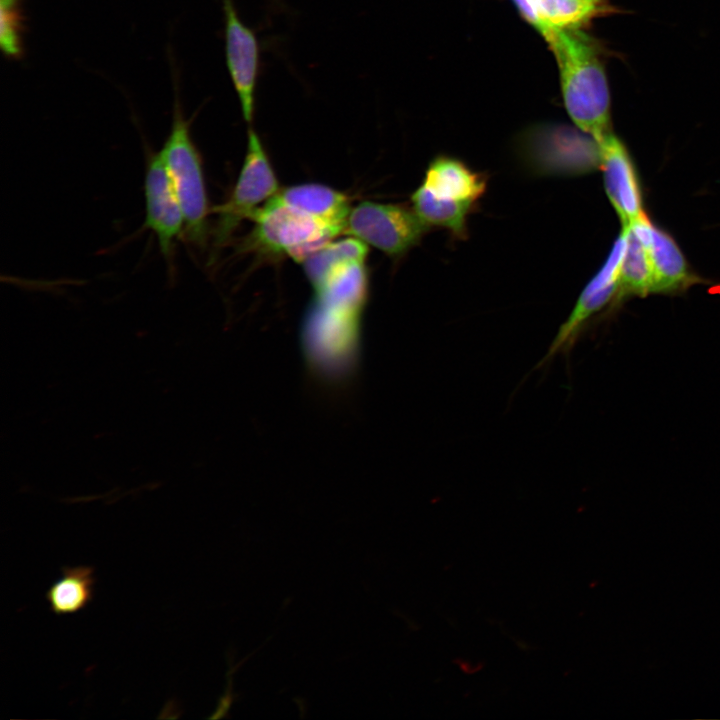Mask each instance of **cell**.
Instances as JSON below:
<instances>
[{
  "instance_id": "obj_3",
  "label": "cell",
  "mask_w": 720,
  "mask_h": 720,
  "mask_svg": "<svg viewBox=\"0 0 720 720\" xmlns=\"http://www.w3.org/2000/svg\"><path fill=\"white\" fill-rule=\"evenodd\" d=\"M250 219L255 226L246 240V248L270 257L287 255L299 263L342 233V230L272 198Z\"/></svg>"
},
{
  "instance_id": "obj_2",
  "label": "cell",
  "mask_w": 720,
  "mask_h": 720,
  "mask_svg": "<svg viewBox=\"0 0 720 720\" xmlns=\"http://www.w3.org/2000/svg\"><path fill=\"white\" fill-rule=\"evenodd\" d=\"M184 216L186 238L202 244L207 236L209 205L202 160L194 144L178 95L175 97L172 125L160 150Z\"/></svg>"
},
{
  "instance_id": "obj_6",
  "label": "cell",
  "mask_w": 720,
  "mask_h": 720,
  "mask_svg": "<svg viewBox=\"0 0 720 720\" xmlns=\"http://www.w3.org/2000/svg\"><path fill=\"white\" fill-rule=\"evenodd\" d=\"M279 192L276 175L258 134L249 129L247 153L228 200L215 209L218 215L215 242L224 244L244 220Z\"/></svg>"
},
{
  "instance_id": "obj_13",
  "label": "cell",
  "mask_w": 720,
  "mask_h": 720,
  "mask_svg": "<svg viewBox=\"0 0 720 720\" xmlns=\"http://www.w3.org/2000/svg\"><path fill=\"white\" fill-rule=\"evenodd\" d=\"M272 199L336 227L342 232L351 210L350 199L346 194L316 183L286 187Z\"/></svg>"
},
{
  "instance_id": "obj_7",
  "label": "cell",
  "mask_w": 720,
  "mask_h": 720,
  "mask_svg": "<svg viewBox=\"0 0 720 720\" xmlns=\"http://www.w3.org/2000/svg\"><path fill=\"white\" fill-rule=\"evenodd\" d=\"M625 246L621 231L601 269L579 295L567 320L560 326L545 357L544 364L557 354H567L577 341L585 324L608 304H615L619 291V270Z\"/></svg>"
},
{
  "instance_id": "obj_15",
  "label": "cell",
  "mask_w": 720,
  "mask_h": 720,
  "mask_svg": "<svg viewBox=\"0 0 720 720\" xmlns=\"http://www.w3.org/2000/svg\"><path fill=\"white\" fill-rule=\"evenodd\" d=\"M625 246L619 270L617 301L626 297H644L652 293V270L648 248L637 223L622 227Z\"/></svg>"
},
{
  "instance_id": "obj_9",
  "label": "cell",
  "mask_w": 720,
  "mask_h": 720,
  "mask_svg": "<svg viewBox=\"0 0 720 720\" xmlns=\"http://www.w3.org/2000/svg\"><path fill=\"white\" fill-rule=\"evenodd\" d=\"M144 227L155 235L159 248L169 257L173 244L184 234L185 221L161 152L147 159Z\"/></svg>"
},
{
  "instance_id": "obj_10",
  "label": "cell",
  "mask_w": 720,
  "mask_h": 720,
  "mask_svg": "<svg viewBox=\"0 0 720 720\" xmlns=\"http://www.w3.org/2000/svg\"><path fill=\"white\" fill-rule=\"evenodd\" d=\"M606 194L622 227L629 226L645 215L642 192L632 158L621 140L613 134L599 142Z\"/></svg>"
},
{
  "instance_id": "obj_17",
  "label": "cell",
  "mask_w": 720,
  "mask_h": 720,
  "mask_svg": "<svg viewBox=\"0 0 720 720\" xmlns=\"http://www.w3.org/2000/svg\"><path fill=\"white\" fill-rule=\"evenodd\" d=\"M413 209L430 227L446 228L458 237H464L467 218L473 205L442 199L420 185L412 194Z\"/></svg>"
},
{
  "instance_id": "obj_5",
  "label": "cell",
  "mask_w": 720,
  "mask_h": 720,
  "mask_svg": "<svg viewBox=\"0 0 720 720\" xmlns=\"http://www.w3.org/2000/svg\"><path fill=\"white\" fill-rule=\"evenodd\" d=\"M430 228L413 208L363 201L350 210L344 232L399 257L416 246Z\"/></svg>"
},
{
  "instance_id": "obj_14",
  "label": "cell",
  "mask_w": 720,
  "mask_h": 720,
  "mask_svg": "<svg viewBox=\"0 0 720 720\" xmlns=\"http://www.w3.org/2000/svg\"><path fill=\"white\" fill-rule=\"evenodd\" d=\"M314 302L360 315L368 296L365 261H349L337 266L315 289Z\"/></svg>"
},
{
  "instance_id": "obj_19",
  "label": "cell",
  "mask_w": 720,
  "mask_h": 720,
  "mask_svg": "<svg viewBox=\"0 0 720 720\" xmlns=\"http://www.w3.org/2000/svg\"><path fill=\"white\" fill-rule=\"evenodd\" d=\"M0 45L9 58L22 54L23 16L21 0H0Z\"/></svg>"
},
{
  "instance_id": "obj_4",
  "label": "cell",
  "mask_w": 720,
  "mask_h": 720,
  "mask_svg": "<svg viewBox=\"0 0 720 720\" xmlns=\"http://www.w3.org/2000/svg\"><path fill=\"white\" fill-rule=\"evenodd\" d=\"M523 145L531 165L542 173L577 175L600 168V143L579 128L535 126L525 133Z\"/></svg>"
},
{
  "instance_id": "obj_1",
  "label": "cell",
  "mask_w": 720,
  "mask_h": 720,
  "mask_svg": "<svg viewBox=\"0 0 720 720\" xmlns=\"http://www.w3.org/2000/svg\"><path fill=\"white\" fill-rule=\"evenodd\" d=\"M560 76L566 111L574 124L601 142L611 134L610 93L598 43L583 28H555L543 35Z\"/></svg>"
},
{
  "instance_id": "obj_18",
  "label": "cell",
  "mask_w": 720,
  "mask_h": 720,
  "mask_svg": "<svg viewBox=\"0 0 720 720\" xmlns=\"http://www.w3.org/2000/svg\"><path fill=\"white\" fill-rule=\"evenodd\" d=\"M367 254V244L351 236L331 241L309 256L303 266L315 290L337 266L349 261H366Z\"/></svg>"
},
{
  "instance_id": "obj_8",
  "label": "cell",
  "mask_w": 720,
  "mask_h": 720,
  "mask_svg": "<svg viewBox=\"0 0 720 720\" xmlns=\"http://www.w3.org/2000/svg\"><path fill=\"white\" fill-rule=\"evenodd\" d=\"M225 19L227 68L238 95L242 114L251 122L260 68V48L255 32L240 19L233 0H221Z\"/></svg>"
},
{
  "instance_id": "obj_11",
  "label": "cell",
  "mask_w": 720,
  "mask_h": 720,
  "mask_svg": "<svg viewBox=\"0 0 720 720\" xmlns=\"http://www.w3.org/2000/svg\"><path fill=\"white\" fill-rule=\"evenodd\" d=\"M637 223L648 248L652 270V293H678L698 282L675 240L655 226L646 215Z\"/></svg>"
},
{
  "instance_id": "obj_12",
  "label": "cell",
  "mask_w": 720,
  "mask_h": 720,
  "mask_svg": "<svg viewBox=\"0 0 720 720\" xmlns=\"http://www.w3.org/2000/svg\"><path fill=\"white\" fill-rule=\"evenodd\" d=\"M421 185L442 199L475 206L485 192L486 179L463 161L439 155L429 163Z\"/></svg>"
},
{
  "instance_id": "obj_16",
  "label": "cell",
  "mask_w": 720,
  "mask_h": 720,
  "mask_svg": "<svg viewBox=\"0 0 720 720\" xmlns=\"http://www.w3.org/2000/svg\"><path fill=\"white\" fill-rule=\"evenodd\" d=\"M95 581L91 566L63 567L45 595L50 610L59 616L81 611L93 599Z\"/></svg>"
}]
</instances>
